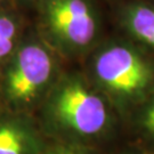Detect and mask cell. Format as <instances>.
Wrapping results in <instances>:
<instances>
[{"label": "cell", "instance_id": "cell-3", "mask_svg": "<svg viewBox=\"0 0 154 154\" xmlns=\"http://www.w3.org/2000/svg\"><path fill=\"white\" fill-rule=\"evenodd\" d=\"M53 67V58L42 46H24L6 73L4 90L7 98L18 104L31 102L50 80Z\"/></svg>", "mask_w": 154, "mask_h": 154}, {"label": "cell", "instance_id": "cell-7", "mask_svg": "<svg viewBox=\"0 0 154 154\" xmlns=\"http://www.w3.org/2000/svg\"><path fill=\"white\" fill-rule=\"evenodd\" d=\"M16 24L9 16L0 14V61L9 55L14 48Z\"/></svg>", "mask_w": 154, "mask_h": 154}, {"label": "cell", "instance_id": "cell-1", "mask_svg": "<svg viewBox=\"0 0 154 154\" xmlns=\"http://www.w3.org/2000/svg\"><path fill=\"white\" fill-rule=\"evenodd\" d=\"M95 73L110 93L122 99L142 97L153 85V66L139 53L123 45H113L99 53Z\"/></svg>", "mask_w": 154, "mask_h": 154}, {"label": "cell", "instance_id": "cell-9", "mask_svg": "<svg viewBox=\"0 0 154 154\" xmlns=\"http://www.w3.org/2000/svg\"><path fill=\"white\" fill-rule=\"evenodd\" d=\"M42 154H86L82 149L73 145H56Z\"/></svg>", "mask_w": 154, "mask_h": 154}, {"label": "cell", "instance_id": "cell-5", "mask_svg": "<svg viewBox=\"0 0 154 154\" xmlns=\"http://www.w3.org/2000/svg\"><path fill=\"white\" fill-rule=\"evenodd\" d=\"M35 132L20 120H0V154H39Z\"/></svg>", "mask_w": 154, "mask_h": 154}, {"label": "cell", "instance_id": "cell-8", "mask_svg": "<svg viewBox=\"0 0 154 154\" xmlns=\"http://www.w3.org/2000/svg\"><path fill=\"white\" fill-rule=\"evenodd\" d=\"M139 123L143 130L149 137L154 139V98L146 105L139 119Z\"/></svg>", "mask_w": 154, "mask_h": 154}, {"label": "cell", "instance_id": "cell-6", "mask_svg": "<svg viewBox=\"0 0 154 154\" xmlns=\"http://www.w3.org/2000/svg\"><path fill=\"white\" fill-rule=\"evenodd\" d=\"M125 25L134 38L154 49V7L129 6L125 11Z\"/></svg>", "mask_w": 154, "mask_h": 154}, {"label": "cell", "instance_id": "cell-4", "mask_svg": "<svg viewBox=\"0 0 154 154\" xmlns=\"http://www.w3.org/2000/svg\"><path fill=\"white\" fill-rule=\"evenodd\" d=\"M46 21L56 38L74 48L88 46L97 32L95 15L85 0H49Z\"/></svg>", "mask_w": 154, "mask_h": 154}, {"label": "cell", "instance_id": "cell-2", "mask_svg": "<svg viewBox=\"0 0 154 154\" xmlns=\"http://www.w3.org/2000/svg\"><path fill=\"white\" fill-rule=\"evenodd\" d=\"M50 112L56 125L81 137L97 136L109 125L105 102L78 81L63 83L56 90Z\"/></svg>", "mask_w": 154, "mask_h": 154}]
</instances>
